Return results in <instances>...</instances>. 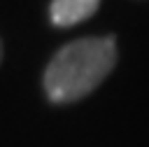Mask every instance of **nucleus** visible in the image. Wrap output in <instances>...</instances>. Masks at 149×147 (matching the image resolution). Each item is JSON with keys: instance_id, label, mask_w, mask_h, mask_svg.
Masks as SVG:
<instances>
[{"instance_id": "3", "label": "nucleus", "mask_w": 149, "mask_h": 147, "mask_svg": "<svg viewBox=\"0 0 149 147\" xmlns=\"http://www.w3.org/2000/svg\"><path fill=\"white\" fill-rule=\"evenodd\" d=\"M0 58H2V44H0Z\"/></svg>"}, {"instance_id": "2", "label": "nucleus", "mask_w": 149, "mask_h": 147, "mask_svg": "<svg viewBox=\"0 0 149 147\" xmlns=\"http://www.w3.org/2000/svg\"><path fill=\"white\" fill-rule=\"evenodd\" d=\"M98 5H100V0H54L49 7V16H51L54 26L68 28V26H74V23L93 16Z\"/></svg>"}, {"instance_id": "1", "label": "nucleus", "mask_w": 149, "mask_h": 147, "mask_svg": "<svg viewBox=\"0 0 149 147\" xmlns=\"http://www.w3.org/2000/svg\"><path fill=\"white\" fill-rule=\"evenodd\" d=\"M116 44L114 37H81L49 61L44 70V91L51 103H74L88 96L114 68Z\"/></svg>"}]
</instances>
